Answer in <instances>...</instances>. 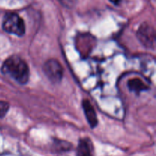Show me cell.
<instances>
[{"instance_id": "5b68a950", "label": "cell", "mask_w": 156, "mask_h": 156, "mask_svg": "<svg viewBox=\"0 0 156 156\" xmlns=\"http://www.w3.org/2000/svg\"><path fill=\"white\" fill-rule=\"evenodd\" d=\"M82 108H83L84 113H85V117H86L88 123L91 128H94L98 123L94 108L88 100H84L82 101Z\"/></svg>"}, {"instance_id": "7a4b0ae2", "label": "cell", "mask_w": 156, "mask_h": 156, "mask_svg": "<svg viewBox=\"0 0 156 156\" xmlns=\"http://www.w3.org/2000/svg\"><path fill=\"white\" fill-rule=\"evenodd\" d=\"M2 28L5 32L21 37L25 33L24 20L15 13H8L4 17Z\"/></svg>"}, {"instance_id": "52a82bcc", "label": "cell", "mask_w": 156, "mask_h": 156, "mask_svg": "<svg viewBox=\"0 0 156 156\" xmlns=\"http://www.w3.org/2000/svg\"><path fill=\"white\" fill-rule=\"evenodd\" d=\"M127 85L131 91L136 93H140L149 88V87L144 83L143 80H141L140 79H136V78L128 81Z\"/></svg>"}, {"instance_id": "9c48e42d", "label": "cell", "mask_w": 156, "mask_h": 156, "mask_svg": "<svg viewBox=\"0 0 156 156\" xmlns=\"http://www.w3.org/2000/svg\"><path fill=\"white\" fill-rule=\"evenodd\" d=\"M9 103L5 101H0V118L4 117L8 113V111H9Z\"/></svg>"}, {"instance_id": "6da1fadb", "label": "cell", "mask_w": 156, "mask_h": 156, "mask_svg": "<svg viewBox=\"0 0 156 156\" xmlns=\"http://www.w3.org/2000/svg\"><path fill=\"white\" fill-rule=\"evenodd\" d=\"M2 71L21 85H24L28 81V66L24 59L16 55L11 56L5 61Z\"/></svg>"}, {"instance_id": "30bf717a", "label": "cell", "mask_w": 156, "mask_h": 156, "mask_svg": "<svg viewBox=\"0 0 156 156\" xmlns=\"http://www.w3.org/2000/svg\"><path fill=\"white\" fill-rule=\"evenodd\" d=\"M122 1H123V0H110V2H111L113 4L116 5H120V3Z\"/></svg>"}, {"instance_id": "277c9868", "label": "cell", "mask_w": 156, "mask_h": 156, "mask_svg": "<svg viewBox=\"0 0 156 156\" xmlns=\"http://www.w3.org/2000/svg\"><path fill=\"white\" fill-rule=\"evenodd\" d=\"M137 37L140 42L148 48H154L155 42V29L151 24L143 23L137 31Z\"/></svg>"}, {"instance_id": "8992f818", "label": "cell", "mask_w": 156, "mask_h": 156, "mask_svg": "<svg viewBox=\"0 0 156 156\" xmlns=\"http://www.w3.org/2000/svg\"><path fill=\"white\" fill-rule=\"evenodd\" d=\"M77 156H94V148L90 139L83 138L79 140Z\"/></svg>"}, {"instance_id": "ba28073f", "label": "cell", "mask_w": 156, "mask_h": 156, "mask_svg": "<svg viewBox=\"0 0 156 156\" xmlns=\"http://www.w3.org/2000/svg\"><path fill=\"white\" fill-rule=\"evenodd\" d=\"M58 1L63 7L69 9H72L76 7L78 0H58Z\"/></svg>"}, {"instance_id": "3957f363", "label": "cell", "mask_w": 156, "mask_h": 156, "mask_svg": "<svg viewBox=\"0 0 156 156\" xmlns=\"http://www.w3.org/2000/svg\"><path fill=\"white\" fill-rule=\"evenodd\" d=\"M44 72L49 80L53 83L60 82L63 76V69L61 64L56 59H49L44 65Z\"/></svg>"}]
</instances>
